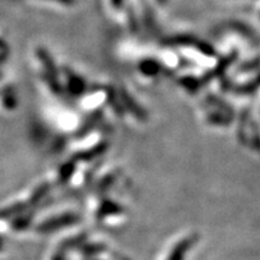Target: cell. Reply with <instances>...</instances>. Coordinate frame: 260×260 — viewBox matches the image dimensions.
Segmentation results:
<instances>
[{
	"mask_svg": "<svg viewBox=\"0 0 260 260\" xmlns=\"http://www.w3.org/2000/svg\"><path fill=\"white\" fill-rule=\"evenodd\" d=\"M199 242V234L184 232L178 234L165 245L159 253L157 260H187L191 249Z\"/></svg>",
	"mask_w": 260,
	"mask_h": 260,
	"instance_id": "cell-1",
	"label": "cell"
},
{
	"mask_svg": "<svg viewBox=\"0 0 260 260\" xmlns=\"http://www.w3.org/2000/svg\"><path fill=\"white\" fill-rule=\"evenodd\" d=\"M140 70L147 76H153L159 71V65L153 60H144L140 64Z\"/></svg>",
	"mask_w": 260,
	"mask_h": 260,
	"instance_id": "cell-2",
	"label": "cell"
}]
</instances>
